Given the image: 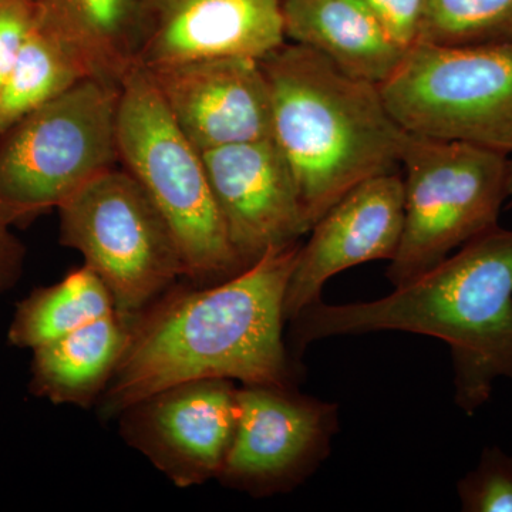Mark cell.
<instances>
[{"instance_id": "cell-1", "label": "cell", "mask_w": 512, "mask_h": 512, "mask_svg": "<svg viewBox=\"0 0 512 512\" xmlns=\"http://www.w3.org/2000/svg\"><path fill=\"white\" fill-rule=\"evenodd\" d=\"M302 245L268 249L214 285L180 281L131 320L130 340L97 403L103 420L151 394L191 380L296 386L284 340L286 288Z\"/></svg>"}, {"instance_id": "cell-2", "label": "cell", "mask_w": 512, "mask_h": 512, "mask_svg": "<svg viewBox=\"0 0 512 512\" xmlns=\"http://www.w3.org/2000/svg\"><path fill=\"white\" fill-rule=\"evenodd\" d=\"M380 330L448 343L454 400L476 413L498 379L512 380V229L497 225L478 235L386 298L313 303L291 320L293 355L316 340Z\"/></svg>"}, {"instance_id": "cell-3", "label": "cell", "mask_w": 512, "mask_h": 512, "mask_svg": "<svg viewBox=\"0 0 512 512\" xmlns=\"http://www.w3.org/2000/svg\"><path fill=\"white\" fill-rule=\"evenodd\" d=\"M261 64L272 93V138L311 231L357 185L397 173L409 133L377 84L343 73L316 50L284 43Z\"/></svg>"}, {"instance_id": "cell-4", "label": "cell", "mask_w": 512, "mask_h": 512, "mask_svg": "<svg viewBox=\"0 0 512 512\" xmlns=\"http://www.w3.org/2000/svg\"><path fill=\"white\" fill-rule=\"evenodd\" d=\"M117 143L124 170L173 231L185 281L214 285L245 269L229 241L202 153L175 124L143 66L121 84Z\"/></svg>"}, {"instance_id": "cell-5", "label": "cell", "mask_w": 512, "mask_h": 512, "mask_svg": "<svg viewBox=\"0 0 512 512\" xmlns=\"http://www.w3.org/2000/svg\"><path fill=\"white\" fill-rule=\"evenodd\" d=\"M120 87L86 79L0 134V218L23 228L120 163Z\"/></svg>"}, {"instance_id": "cell-6", "label": "cell", "mask_w": 512, "mask_h": 512, "mask_svg": "<svg viewBox=\"0 0 512 512\" xmlns=\"http://www.w3.org/2000/svg\"><path fill=\"white\" fill-rule=\"evenodd\" d=\"M510 158L409 133L403 148L404 227L387 278L399 288L497 227Z\"/></svg>"}, {"instance_id": "cell-7", "label": "cell", "mask_w": 512, "mask_h": 512, "mask_svg": "<svg viewBox=\"0 0 512 512\" xmlns=\"http://www.w3.org/2000/svg\"><path fill=\"white\" fill-rule=\"evenodd\" d=\"M379 89L407 133L512 156V40L416 43Z\"/></svg>"}, {"instance_id": "cell-8", "label": "cell", "mask_w": 512, "mask_h": 512, "mask_svg": "<svg viewBox=\"0 0 512 512\" xmlns=\"http://www.w3.org/2000/svg\"><path fill=\"white\" fill-rule=\"evenodd\" d=\"M57 211L60 244L82 254L124 318L133 320L185 279L170 225L124 168L100 174Z\"/></svg>"}, {"instance_id": "cell-9", "label": "cell", "mask_w": 512, "mask_h": 512, "mask_svg": "<svg viewBox=\"0 0 512 512\" xmlns=\"http://www.w3.org/2000/svg\"><path fill=\"white\" fill-rule=\"evenodd\" d=\"M234 439L217 480L251 497L288 494L329 457L338 406L296 386L241 384Z\"/></svg>"}, {"instance_id": "cell-10", "label": "cell", "mask_w": 512, "mask_h": 512, "mask_svg": "<svg viewBox=\"0 0 512 512\" xmlns=\"http://www.w3.org/2000/svg\"><path fill=\"white\" fill-rule=\"evenodd\" d=\"M234 380H191L127 407L121 439L178 488L217 480L238 420Z\"/></svg>"}, {"instance_id": "cell-11", "label": "cell", "mask_w": 512, "mask_h": 512, "mask_svg": "<svg viewBox=\"0 0 512 512\" xmlns=\"http://www.w3.org/2000/svg\"><path fill=\"white\" fill-rule=\"evenodd\" d=\"M146 72L200 153L272 138V93L261 60L212 57Z\"/></svg>"}, {"instance_id": "cell-12", "label": "cell", "mask_w": 512, "mask_h": 512, "mask_svg": "<svg viewBox=\"0 0 512 512\" xmlns=\"http://www.w3.org/2000/svg\"><path fill=\"white\" fill-rule=\"evenodd\" d=\"M232 248L245 268L309 229L298 188L274 138L202 153Z\"/></svg>"}, {"instance_id": "cell-13", "label": "cell", "mask_w": 512, "mask_h": 512, "mask_svg": "<svg viewBox=\"0 0 512 512\" xmlns=\"http://www.w3.org/2000/svg\"><path fill=\"white\" fill-rule=\"evenodd\" d=\"M404 184L397 173L377 175L350 190L315 225L302 245L286 288L284 312L291 322L320 301L333 276L372 261H392L402 241Z\"/></svg>"}, {"instance_id": "cell-14", "label": "cell", "mask_w": 512, "mask_h": 512, "mask_svg": "<svg viewBox=\"0 0 512 512\" xmlns=\"http://www.w3.org/2000/svg\"><path fill=\"white\" fill-rule=\"evenodd\" d=\"M150 28L140 66L249 57L286 43L282 0H147Z\"/></svg>"}, {"instance_id": "cell-15", "label": "cell", "mask_w": 512, "mask_h": 512, "mask_svg": "<svg viewBox=\"0 0 512 512\" xmlns=\"http://www.w3.org/2000/svg\"><path fill=\"white\" fill-rule=\"evenodd\" d=\"M35 25L55 37L87 79L121 87L140 66L147 0H35Z\"/></svg>"}, {"instance_id": "cell-16", "label": "cell", "mask_w": 512, "mask_h": 512, "mask_svg": "<svg viewBox=\"0 0 512 512\" xmlns=\"http://www.w3.org/2000/svg\"><path fill=\"white\" fill-rule=\"evenodd\" d=\"M282 16L286 39L377 86L389 79L406 53L363 0H282Z\"/></svg>"}, {"instance_id": "cell-17", "label": "cell", "mask_w": 512, "mask_h": 512, "mask_svg": "<svg viewBox=\"0 0 512 512\" xmlns=\"http://www.w3.org/2000/svg\"><path fill=\"white\" fill-rule=\"evenodd\" d=\"M131 320L111 312L30 350L29 392L56 406H97L130 340Z\"/></svg>"}, {"instance_id": "cell-18", "label": "cell", "mask_w": 512, "mask_h": 512, "mask_svg": "<svg viewBox=\"0 0 512 512\" xmlns=\"http://www.w3.org/2000/svg\"><path fill=\"white\" fill-rule=\"evenodd\" d=\"M111 312L116 305L109 288L83 264L19 301L6 338L12 348L33 350Z\"/></svg>"}, {"instance_id": "cell-19", "label": "cell", "mask_w": 512, "mask_h": 512, "mask_svg": "<svg viewBox=\"0 0 512 512\" xmlns=\"http://www.w3.org/2000/svg\"><path fill=\"white\" fill-rule=\"evenodd\" d=\"M86 79L80 64L55 37L33 25L0 89V134Z\"/></svg>"}, {"instance_id": "cell-20", "label": "cell", "mask_w": 512, "mask_h": 512, "mask_svg": "<svg viewBox=\"0 0 512 512\" xmlns=\"http://www.w3.org/2000/svg\"><path fill=\"white\" fill-rule=\"evenodd\" d=\"M511 40L512 0H424L420 42L473 46Z\"/></svg>"}, {"instance_id": "cell-21", "label": "cell", "mask_w": 512, "mask_h": 512, "mask_svg": "<svg viewBox=\"0 0 512 512\" xmlns=\"http://www.w3.org/2000/svg\"><path fill=\"white\" fill-rule=\"evenodd\" d=\"M464 512H512V454L485 447L476 468L457 484Z\"/></svg>"}, {"instance_id": "cell-22", "label": "cell", "mask_w": 512, "mask_h": 512, "mask_svg": "<svg viewBox=\"0 0 512 512\" xmlns=\"http://www.w3.org/2000/svg\"><path fill=\"white\" fill-rule=\"evenodd\" d=\"M35 25L33 0H0V89Z\"/></svg>"}, {"instance_id": "cell-23", "label": "cell", "mask_w": 512, "mask_h": 512, "mask_svg": "<svg viewBox=\"0 0 512 512\" xmlns=\"http://www.w3.org/2000/svg\"><path fill=\"white\" fill-rule=\"evenodd\" d=\"M382 23L397 45L403 49L420 42L424 18V0H363Z\"/></svg>"}, {"instance_id": "cell-24", "label": "cell", "mask_w": 512, "mask_h": 512, "mask_svg": "<svg viewBox=\"0 0 512 512\" xmlns=\"http://www.w3.org/2000/svg\"><path fill=\"white\" fill-rule=\"evenodd\" d=\"M0 218V295L12 291L25 271L26 248Z\"/></svg>"}, {"instance_id": "cell-25", "label": "cell", "mask_w": 512, "mask_h": 512, "mask_svg": "<svg viewBox=\"0 0 512 512\" xmlns=\"http://www.w3.org/2000/svg\"><path fill=\"white\" fill-rule=\"evenodd\" d=\"M507 197L512 205V158L508 161V175H507Z\"/></svg>"}, {"instance_id": "cell-26", "label": "cell", "mask_w": 512, "mask_h": 512, "mask_svg": "<svg viewBox=\"0 0 512 512\" xmlns=\"http://www.w3.org/2000/svg\"><path fill=\"white\" fill-rule=\"evenodd\" d=\"M33 2H35V0H33Z\"/></svg>"}]
</instances>
